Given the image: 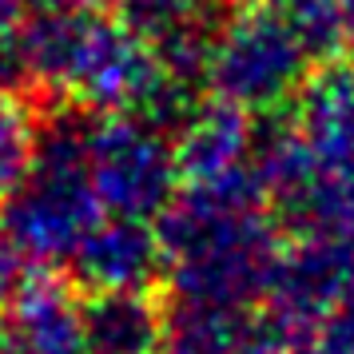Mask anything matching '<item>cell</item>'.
I'll return each instance as SVG.
<instances>
[{
    "instance_id": "obj_1",
    "label": "cell",
    "mask_w": 354,
    "mask_h": 354,
    "mask_svg": "<svg viewBox=\"0 0 354 354\" xmlns=\"http://www.w3.org/2000/svg\"><path fill=\"white\" fill-rule=\"evenodd\" d=\"M156 235L167 287L192 303H263L283 255L279 219L243 192L183 187L163 207Z\"/></svg>"
},
{
    "instance_id": "obj_2",
    "label": "cell",
    "mask_w": 354,
    "mask_h": 354,
    "mask_svg": "<svg viewBox=\"0 0 354 354\" xmlns=\"http://www.w3.org/2000/svg\"><path fill=\"white\" fill-rule=\"evenodd\" d=\"M88 120L76 104L40 108L32 163L12 192L0 199V231L24 263L56 267L76 255L88 231L104 219L88 171Z\"/></svg>"
},
{
    "instance_id": "obj_3",
    "label": "cell",
    "mask_w": 354,
    "mask_h": 354,
    "mask_svg": "<svg viewBox=\"0 0 354 354\" xmlns=\"http://www.w3.org/2000/svg\"><path fill=\"white\" fill-rule=\"evenodd\" d=\"M310 52L274 0L239 4L215 36L203 64V88L251 115L290 108L310 80Z\"/></svg>"
},
{
    "instance_id": "obj_4",
    "label": "cell",
    "mask_w": 354,
    "mask_h": 354,
    "mask_svg": "<svg viewBox=\"0 0 354 354\" xmlns=\"http://www.w3.org/2000/svg\"><path fill=\"white\" fill-rule=\"evenodd\" d=\"M88 171L104 215L160 219L179 192L176 147L140 115L108 112L88 120Z\"/></svg>"
},
{
    "instance_id": "obj_5",
    "label": "cell",
    "mask_w": 354,
    "mask_h": 354,
    "mask_svg": "<svg viewBox=\"0 0 354 354\" xmlns=\"http://www.w3.org/2000/svg\"><path fill=\"white\" fill-rule=\"evenodd\" d=\"M251 140H255L251 112H243L219 96L199 100L171 140L179 183L183 187H211V192L259 195L255 176H251Z\"/></svg>"
},
{
    "instance_id": "obj_6",
    "label": "cell",
    "mask_w": 354,
    "mask_h": 354,
    "mask_svg": "<svg viewBox=\"0 0 354 354\" xmlns=\"http://www.w3.org/2000/svg\"><path fill=\"white\" fill-rule=\"evenodd\" d=\"M243 0H112V17L167 72L203 84V64Z\"/></svg>"
},
{
    "instance_id": "obj_7",
    "label": "cell",
    "mask_w": 354,
    "mask_h": 354,
    "mask_svg": "<svg viewBox=\"0 0 354 354\" xmlns=\"http://www.w3.org/2000/svg\"><path fill=\"white\" fill-rule=\"evenodd\" d=\"M351 283V247L322 239V235H295V243H283V255H279V267H274V279L263 303H267V315L287 335H299L315 319H322L346 295Z\"/></svg>"
},
{
    "instance_id": "obj_8",
    "label": "cell",
    "mask_w": 354,
    "mask_h": 354,
    "mask_svg": "<svg viewBox=\"0 0 354 354\" xmlns=\"http://www.w3.org/2000/svg\"><path fill=\"white\" fill-rule=\"evenodd\" d=\"M0 354H84L80 287L60 271L24 274L0 306Z\"/></svg>"
},
{
    "instance_id": "obj_9",
    "label": "cell",
    "mask_w": 354,
    "mask_h": 354,
    "mask_svg": "<svg viewBox=\"0 0 354 354\" xmlns=\"http://www.w3.org/2000/svg\"><path fill=\"white\" fill-rule=\"evenodd\" d=\"M68 279L84 290H147L163 279L156 227L147 219L104 215L68 259Z\"/></svg>"
},
{
    "instance_id": "obj_10",
    "label": "cell",
    "mask_w": 354,
    "mask_h": 354,
    "mask_svg": "<svg viewBox=\"0 0 354 354\" xmlns=\"http://www.w3.org/2000/svg\"><path fill=\"white\" fill-rule=\"evenodd\" d=\"M163 315L167 303L147 290H88L80 299L84 354H160Z\"/></svg>"
},
{
    "instance_id": "obj_11",
    "label": "cell",
    "mask_w": 354,
    "mask_h": 354,
    "mask_svg": "<svg viewBox=\"0 0 354 354\" xmlns=\"http://www.w3.org/2000/svg\"><path fill=\"white\" fill-rule=\"evenodd\" d=\"M255 306L192 303L171 299L163 315V351L160 354H239L255 330Z\"/></svg>"
},
{
    "instance_id": "obj_12",
    "label": "cell",
    "mask_w": 354,
    "mask_h": 354,
    "mask_svg": "<svg viewBox=\"0 0 354 354\" xmlns=\"http://www.w3.org/2000/svg\"><path fill=\"white\" fill-rule=\"evenodd\" d=\"M40 108L17 88H0V199L17 187L36 151Z\"/></svg>"
},
{
    "instance_id": "obj_13",
    "label": "cell",
    "mask_w": 354,
    "mask_h": 354,
    "mask_svg": "<svg viewBox=\"0 0 354 354\" xmlns=\"http://www.w3.org/2000/svg\"><path fill=\"white\" fill-rule=\"evenodd\" d=\"M290 354H354V283L322 319L290 335Z\"/></svg>"
},
{
    "instance_id": "obj_14",
    "label": "cell",
    "mask_w": 354,
    "mask_h": 354,
    "mask_svg": "<svg viewBox=\"0 0 354 354\" xmlns=\"http://www.w3.org/2000/svg\"><path fill=\"white\" fill-rule=\"evenodd\" d=\"M24 283V255L8 243V235L0 231V306L12 299V290Z\"/></svg>"
},
{
    "instance_id": "obj_15",
    "label": "cell",
    "mask_w": 354,
    "mask_h": 354,
    "mask_svg": "<svg viewBox=\"0 0 354 354\" xmlns=\"http://www.w3.org/2000/svg\"><path fill=\"white\" fill-rule=\"evenodd\" d=\"M96 0H17L20 12H56V8H88Z\"/></svg>"
},
{
    "instance_id": "obj_16",
    "label": "cell",
    "mask_w": 354,
    "mask_h": 354,
    "mask_svg": "<svg viewBox=\"0 0 354 354\" xmlns=\"http://www.w3.org/2000/svg\"><path fill=\"white\" fill-rule=\"evenodd\" d=\"M17 24H20V8H17V0H0V40H8Z\"/></svg>"
},
{
    "instance_id": "obj_17",
    "label": "cell",
    "mask_w": 354,
    "mask_h": 354,
    "mask_svg": "<svg viewBox=\"0 0 354 354\" xmlns=\"http://www.w3.org/2000/svg\"><path fill=\"white\" fill-rule=\"evenodd\" d=\"M342 12H346V48H354V0H342Z\"/></svg>"
}]
</instances>
